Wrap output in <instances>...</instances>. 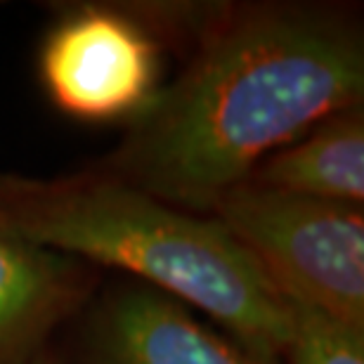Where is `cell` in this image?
<instances>
[{
  "mask_svg": "<svg viewBox=\"0 0 364 364\" xmlns=\"http://www.w3.org/2000/svg\"><path fill=\"white\" fill-rule=\"evenodd\" d=\"M362 88V41L346 21L298 7L244 10L135 116L112 178L187 213L215 210L260 159L358 107Z\"/></svg>",
  "mask_w": 364,
  "mask_h": 364,
  "instance_id": "cell-1",
  "label": "cell"
},
{
  "mask_svg": "<svg viewBox=\"0 0 364 364\" xmlns=\"http://www.w3.org/2000/svg\"><path fill=\"white\" fill-rule=\"evenodd\" d=\"M0 225L55 253L144 277L213 315L272 362L291 343V308L218 218L173 208L114 178H0Z\"/></svg>",
  "mask_w": 364,
  "mask_h": 364,
  "instance_id": "cell-2",
  "label": "cell"
},
{
  "mask_svg": "<svg viewBox=\"0 0 364 364\" xmlns=\"http://www.w3.org/2000/svg\"><path fill=\"white\" fill-rule=\"evenodd\" d=\"M215 213L289 305L364 326L360 208L242 182Z\"/></svg>",
  "mask_w": 364,
  "mask_h": 364,
  "instance_id": "cell-3",
  "label": "cell"
},
{
  "mask_svg": "<svg viewBox=\"0 0 364 364\" xmlns=\"http://www.w3.org/2000/svg\"><path fill=\"white\" fill-rule=\"evenodd\" d=\"M41 74L53 102L69 116H137L156 92V46L126 14L88 7L50 33Z\"/></svg>",
  "mask_w": 364,
  "mask_h": 364,
  "instance_id": "cell-4",
  "label": "cell"
},
{
  "mask_svg": "<svg viewBox=\"0 0 364 364\" xmlns=\"http://www.w3.org/2000/svg\"><path fill=\"white\" fill-rule=\"evenodd\" d=\"M71 263L0 225V364H21L74 298Z\"/></svg>",
  "mask_w": 364,
  "mask_h": 364,
  "instance_id": "cell-5",
  "label": "cell"
},
{
  "mask_svg": "<svg viewBox=\"0 0 364 364\" xmlns=\"http://www.w3.org/2000/svg\"><path fill=\"white\" fill-rule=\"evenodd\" d=\"M114 364H270L239 350L187 315L178 303L149 291L123 296L109 319Z\"/></svg>",
  "mask_w": 364,
  "mask_h": 364,
  "instance_id": "cell-6",
  "label": "cell"
},
{
  "mask_svg": "<svg viewBox=\"0 0 364 364\" xmlns=\"http://www.w3.org/2000/svg\"><path fill=\"white\" fill-rule=\"evenodd\" d=\"M246 182L284 194L362 206L364 119L360 107L322 121L303 142L258 166Z\"/></svg>",
  "mask_w": 364,
  "mask_h": 364,
  "instance_id": "cell-7",
  "label": "cell"
},
{
  "mask_svg": "<svg viewBox=\"0 0 364 364\" xmlns=\"http://www.w3.org/2000/svg\"><path fill=\"white\" fill-rule=\"evenodd\" d=\"M291 308V364H364V326L324 312Z\"/></svg>",
  "mask_w": 364,
  "mask_h": 364,
  "instance_id": "cell-8",
  "label": "cell"
}]
</instances>
